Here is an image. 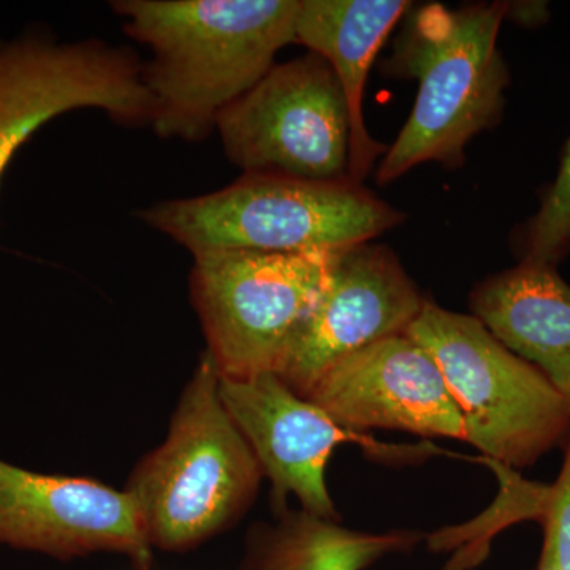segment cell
<instances>
[{"label":"cell","instance_id":"obj_1","mask_svg":"<svg viewBox=\"0 0 570 570\" xmlns=\"http://www.w3.org/2000/svg\"><path fill=\"white\" fill-rule=\"evenodd\" d=\"M302 0H115L124 31L151 51L145 85L160 138L202 141L225 107L295 41Z\"/></svg>","mask_w":570,"mask_h":570},{"label":"cell","instance_id":"obj_2","mask_svg":"<svg viewBox=\"0 0 570 570\" xmlns=\"http://www.w3.org/2000/svg\"><path fill=\"white\" fill-rule=\"evenodd\" d=\"M509 2L409 10L389 71L419 82L414 108L377 167L376 181H395L423 164L459 168L466 146L504 115L509 67L498 48Z\"/></svg>","mask_w":570,"mask_h":570},{"label":"cell","instance_id":"obj_3","mask_svg":"<svg viewBox=\"0 0 570 570\" xmlns=\"http://www.w3.org/2000/svg\"><path fill=\"white\" fill-rule=\"evenodd\" d=\"M220 376L202 352L167 438L126 483L153 550L184 553L232 530L253 508L264 471L228 415Z\"/></svg>","mask_w":570,"mask_h":570},{"label":"cell","instance_id":"obj_4","mask_svg":"<svg viewBox=\"0 0 570 570\" xmlns=\"http://www.w3.org/2000/svg\"><path fill=\"white\" fill-rule=\"evenodd\" d=\"M137 217L193 255L341 250L370 243L406 219L362 184L258 174L213 194L159 202L138 209Z\"/></svg>","mask_w":570,"mask_h":570},{"label":"cell","instance_id":"obj_5","mask_svg":"<svg viewBox=\"0 0 570 570\" xmlns=\"http://www.w3.org/2000/svg\"><path fill=\"white\" fill-rule=\"evenodd\" d=\"M407 335L433 356L463 415L464 442L485 461L517 471L566 445L570 406L564 397L478 317L428 299Z\"/></svg>","mask_w":570,"mask_h":570},{"label":"cell","instance_id":"obj_6","mask_svg":"<svg viewBox=\"0 0 570 570\" xmlns=\"http://www.w3.org/2000/svg\"><path fill=\"white\" fill-rule=\"evenodd\" d=\"M336 253L193 255L190 302L220 377L277 373L292 337L328 283Z\"/></svg>","mask_w":570,"mask_h":570},{"label":"cell","instance_id":"obj_7","mask_svg":"<svg viewBox=\"0 0 570 570\" xmlns=\"http://www.w3.org/2000/svg\"><path fill=\"white\" fill-rule=\"evenodd\" d=\"M216 130L225 156L245 175L351 181L346 96L335 71L316 52L275 63L220 111Z\"/></svg>","mask_w":570,"mask_h":570},{"label":"cell","instance_id":"obj_8","mask_svg":"<svg viewBox=\"0 0 570 570\" xmlns=\"http://www.w3.org/2000/svg\"><path fill=\"white\" fill-rule=\"evenodd\" d=\"M142 70L137 52L99 39L26 31L0 40V183L18 149L63 112L92 108L121 126H151Z\"/></svg>","mask_w":570,"mask_h":570},{"label":"cell","instance_id":"obj_9","mask_svg":"<svg viewBox=\"0 0 570 570\" xmlns=\"http://www.w3.org/2000/svg\"><path fill=\"white\" fill-rule=\"evenodd\" d=\"M426 302L387 246L363 243L337 250L328 283L296 330L276 374L307 397L344 356L407 333Z\"/></svg>","mask_w":570,"mask_h":570},{"label":"cell","instance_id":"obj_10","mask_svg":"<svg viewBox=\"0 0 570 570\" xmlns=\"http://www.w3.org/2000/svg\"><path fill=\"white\" fill-rule=\"evenodd\" d=\"M220 397L272 482L273 510L294 497L303 510L340 520L325 482V468L340 444L362 445L381 456H417L431 449L379 444L363 433L344 430L313 401L299 396L277 376L220 377Z\"/></svg>","mask_w":570,"mask_h":570},{"label":"cell","instance_id":"obj_11","mask_svg":"<svg viewBox=\"0 0 570 570\" xmlns=\"http://www.w3.org/2000/svg\"><path fill=\"white\" fill-rule=\"evenodd\" d=\"M0 543L58 560L118 553L137 570L154 553L126 491L96 480L41 475L0 460Z\"/></svg>","mask_w":570,"mask_h":570},{"label":"cell","instance_id":"obj_12","mask_svg":"<svg viewBox=\"0 0 570 570\" xmlns=\"http://www.w3.org/2000/svg\"><path fill=\"white\" fill-rule=\"evenodd\" d=\"M313 401L344 430H395L464 441V422L433 356L407 333L344 356L318 379Z\"/></svg>","mask_w":570,"mask_h":570},{"label":"cell","instance_id":"obj_13","mask_svg":"<svg viewBox=\"0 0 570 570\" xmlns=\"http://www.w3.org/2000/svg\"><path fill=\"white\" fill-rule=\"evenodd\" d=\"M407 0H302L296 43L322 56L335 71L351 115L348 179L362 184L387 146L367 132L363 97L371 67L384 41L409 13Z\"/></svg>","mask_w":570,"mask_h":570},{"label":"cell","instance_id":"obj_14","mask_svg":"<svg viewBox=\"0 0 570 570\" xmlns=\"http://www.w3.org/2000/svg\"><path fill=\"white\" fill-rule=\"evenodd\" d=\"M472 316L538 367L570 406V285L554 266L519 262L472 291Z\"/></svg>","mask_w":570,"mask_h":570},{"label":"cell","instance_id":"obj_15","mask_svg":"<svg viewBox=\"0 0 570 570\" xmlns=\"http://www.w3.org/2000/svg\"><path fill=\"white\" fill-rule=\"evenodd\" d=\"M425 539L414 530H351L340 520L285 508L249 527L238 570H367L411 553Z\"/></svg>","mask_w":570,"mask_h":570},{"label":"cell","instance_id":"obj_16","mask_svg":"<svg viewBox=\"0 0 570 570\" xmlns=\"http://www.w3.org/2000/svg\"><path fill=\"white\" fill-rule=\"evenodd\" d=\"M515 236L519 262L558 268L570 254V137L557 178L542 195L538 213Z\"/></svg>","mask_w":570,"mask_h":570},{"label":"cell","instance_id":"obj_17","mask_svg":"<svg viewBox=\"0 0 570 570\" xmlns=\"http://www.w3.org/2000/svg\"><path fill=\"white\" fill-rule=\"evenodd\" d=\"M543 547L538 570H570V436L557 482L547 487L542 515Z\"/></svg>","mask_w":570,"mask_h":570},{"label":"cell","instance_id":"obj_18","mask_svg":"<svg viewBox=\"0 0 570 570\" xmlns=\"http://www.w3.org/2000/svg\"><path fill=\"white\" fill-rule=\"evenodd\" d=\"M508 18L521 26L535 28L549 20V9L543 2H509Z\"/></svg>","mask_w":570,"mask_h":570}]
</instances>
